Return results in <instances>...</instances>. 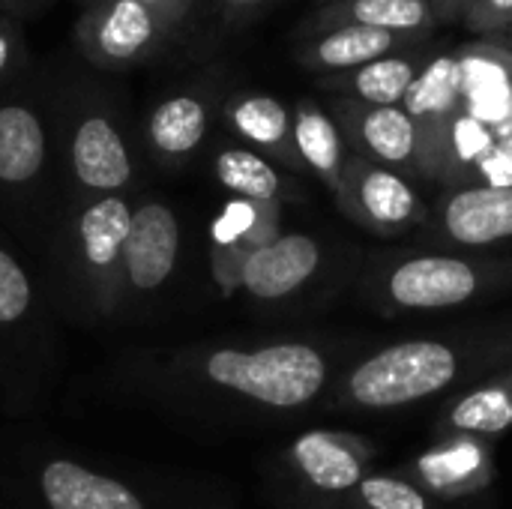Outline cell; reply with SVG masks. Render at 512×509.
<instances>
[{
  "label": "cell",
  "instance_id": "cell-8",
  "mask_svg": "<svg viewBox=\"0 0 512 509\" xmlns=\"http://www.w3.org/2000/svg\"><path fill=\"white\" fill-rule=\"evenodd\" d=\"M399 474L435 501L459 504L495 486V447L474 435L435 438L423 453L408 459Z\"/></svg>",
  "mask_w": 512,
  "mask_h": 509
},
{
  "label": "cell",
  "instance_id": "cell-38",
  "mask_svg": "<svg viewBox=\"0 0 512 509\" xmlns=\"http://www.w3.org/2000/svg\"><path fill=\"white\" fill-rule=\"evenodd\" d=\"M75 3H78L81 9H87V6H93V3H99V0H75Z\"/></svg>",
  "mask_w": 512,
  "mask_h": 509
},
{
  "label": "cell",
  "instance_id": "cell-6",
  "mask_svg": "<svg viewBox=\"0 0 512 509\" xmlns=\"http://www.w3.org/2000/svg\"><path fill=\"white\" fill-rule=\"evenodd\" d=\"M420 240L450 252H483L512 243V189L459 186L429 204Z\"/></svg>",
  "mask_w": 512,
  "mask_h": 509
},
{
  "label": "cell",
  "instance_id": "cell-21",
  "mask_svg": "<svg viewBox=\"0 0 512 509\" xmlns=\"http://www.w3.org/2000/svg\"><path fill=\"white\" fill-rule=\"evenodd\" d=\"M294 147L303 171L321 180L330 195L339 189L345 162L351 156L345 135L330 111H324L315 99H300L294 108Z\"/></svg>",
  "mask_w": 512,
  "mask_h": 509
},
{
  "label": "cell",
  "instance_id": "cell-4",
  "mask_svg": "<svg viewBox=\"0 0 512 509\" xmlns=\"http://www.w3.org/2000/svg\"><path fill=\"white\" fill-rule=\"evenodd\" d=\"M180 30L141 0H99L81 9L72 45L102 72H120L153 60Z\"/></svg>",
  "mask_w": 512,
  "mask_h": 509
},
{
  "label": "cell",
  "instance_id": "cell-27",
  "mask_svg": "<svg viewBox=\"0 0 512 509\" xmlns=\"http://www.w3.org/2000/svg\"><path fill=\"white\" fill-rule=\"evenodd\" d=\"M129 228H132V213L120 198H102L93 207H87L81 219V240L87 258L99 267L111 264L117 252L126 246Z\"/></svg>",
  "mask_w": 512,
  "mask_h": 509
},
{
  "label": "cell",
  "instance_id": "cell-3",
  "mask_svg": "<svg viewBox=\"0 0 512 509\" xmlns=\"http://www.w3.org/2000/svg\"><path fill=\"white\" fill-rule=\"evenodd\" d=\"M345 366L339 345L321 336L279 339L258 348H219L204 360V375L267 411H303L324 405Z\"/></svg>",
  "mask_w": 512,
  "mask_h": 509
},
{
  "label": "cell",
  "instance_id": "cell-18",
  "mask_svg": "<svg viewBox=\"0 0 512 509\" xmlns=\"http://www.w3.org/2000/svg\"><path fill=\"white\" fill-rule=\"evenodd\" d=\"M225 123L255 147L273 156L288 171H303L294 147V111L270 93H237L225 105Z\"/></svg>",
  "mask_w": 512,
  "mask_h": 509
},
{
  "label": "cell",
  "instance_id": "cell-5",
  "mask_svg": "<svg viewBox=\"0 0 512 509\" xmlns=\"http://www.w3.org/2000/svg\"><path fill=\"white\" fill-rule=\"evenodd\" d=\"M333 201L345 219L384 240L411 234L429 219V204L423 201L411 177L375 165L357 153L348 156Z\"/></svg>",
  "mask_w": 512,
  "mask_h": 509
},
{
  "label": "cell",
  "instance_id": "cell-19",
  "mask_svg": "<svg viewBox=\"0 0 512 509\" xmlns=\"http://www.w3.org/2000/svg\"><path fill=\"white\" fill-rule=\"evenodd\" d=\"M48 153V129L39 105L18 93L0 96V183L33 180Z\"/></svg>",
  "mask_w": 512,
  "mask_h": 509
},
{
  "label": "cell",
  "instance_id": "cell-36",
  "mask_svg": "<svg viewBox=\"0 0 512 509\" xmlns=\"http://www.w3.org/2000/svg\"><path fill=\"white\" fill-rule=\"evenodd\" d=\"M492 132H495V147H498L507 159H512V114L501 123V126H495Z\"/></svg>",
  "mask_w": 512,
  "mask_h": 509
},
{
  "label": "cell",
  "instance_id": "cell-23",
  "mask_svg": "<svg viewBox=\"0 0 512 509\" xmlns=\"http://www.w3.org/2000/svg\"><path fill=\"white\" fill-rule=\"evenodd\" d=\"M42 492L51 509H144L123 483L72 462H51L42 471Z\"/></svg>",
  "mask_w": 512,
  "mask_h": 509
},
{
  "label": "cell",
  "instance_id": "cell-26",
  "mask_svg": "<svg viewBox=\"0 0 512 509\" xmlns=\"http://www.w3.org/2000/svg\"><path fill=\"white\" fill-rule=\"evenodd\" d=\"M495 150V132L480 123L471 114H459L444 138V150H441V162H438V180L444 189H459V186H471V177L477 171V165Z\"/></svg>",
  "mask_w": 512,
  "mask_h": 509
},
{
  "label": "cell",
  "instance_id": "cell-33",
  "mask_svg": "<svg viewBox=\"0 0 512 509\" xmlns=\"http://www.w3.org/2000/svg\"><path fill=\"white\" fill-rule=\"evenodd\" d=\"M48 6H54V0H0V12H6L15 21L39 18Z\"/></svg>",
  "mask_w": 512,
  "mask_h": 509
},
{
  "label": "cell",
  "instance_id": "cell-12",
  "mask_svg": "<svg viewBox=\"0 0 512 509\" xmlns=\"http://www.w3.org/2000/svg\"><path fill=\"white\" fill-rule=\"evenodd\" d=\"M84 102L87 111L72 123V135H69L72 171L84 186L114 192L129 183L132 156L117 120L108 111H99L93 105V96H87Z\"/></svg>",
  "mask_w": 512,
  "mask_h": 509
},
{
  "label": "cell",
  "instance_id": "cell-11",
  "mask_svg": "<svg viewBox=\"0 0 512 509\" xmlns=\"http://www.w3.org/2000/svg\"><path fill=\"white\" fill-rule=\"evenodd\" d=\"M327 270V246L315 234H279L243 267L240 285L261 303H285L312 288Z\"/></svg>",
  "mask_w": 512,
  "mask_h": 509
},
{
  "label": "cell",
  "instance_id": "cell-16",
  "mask_svg": "<svg viewBox=\"0 0 512 509\" xmlns=\"http://www.w3.org/2000/svg\"><path fill=\"white\" fill-rule=\"evenodd\" d=\"M411 45H414V39H405V36H396L387 30L345 24V27L303 36L297 45V63L309 72L333 75V72L357 69L363 63H372L384 54H393V51H402Z\"/></svg>",
  "mask_w": 512,
  "mask_h": 509
},
{
  "label": "cell",
  "instance_id": "cell-28",
  "mask_svg": "<svg viewBox=\"0 0 512 509\" xmlns=\"http://www.w3.org/2000/svg\"><path fill=\"white\" fill-rule=\"evenodd\" d=\"M447 504L435 501L399 471H372L345 509H444Z\"/></svg>",
  "mask_w": 512,
  "mask_h": 509
},
{
  "label": "cell",
  "instance_id": "cell-25",
  "mask_svg": "<svg viewBox=\"0 0 512 509\" xmlns=\"http://www.w3.org/2000/svg\"><path fill=\"white\" fill-rule=\"evenodd\" d=\"M279 237V204H261L234 198L222 207V213L213 222V243L225 252H237L240 264L267 243Z\"/></svg>",
  "mask_w": 512,
  "mask_h": 509
},
{
  "label": "cell",
  "instance_id": "cell-24",
  "mask_svg": "<svg viewBox=\"0 0 512 509\" xmlns=\"http://www.w3.org/2000/svg\"><path fill=\"white\" fill-rule=\"evenodd\" d=\"M216 180L246 201L261 204H282L288 198H300V189L288 174H282L267 156L249 150V147H225L216 153L213 162Z\"/></svg>",
  "mask_w": 512,
  "mask_h": 509
},
{
  "label": "cell",
  "instance_id": "cell-13",
  "mask_svg": "<svg viewBox=\"0 0 512 509\" xmlns=\"http://www.w3.org/2000/svg\"><path fill=\"white\" fill-rule=\"evenodd\" d=\"M512 429V369H504L447 399L435 417V438L474 435L495 441Z\"/></svg>",
  "mask_w": 512,
  "mask_h": 509
},
{
  "label": "cell",
  "instance_id": "cell-2",
  "mask_svg": "<svg viewBox=\"0 0 512 509\" xmlns=\"http://www.w3.org/2000/svg\"><path fill=\"white\" fill-rule=\"evenodd\" d=\"M512 291V258L450 249H402L372 258L360 300L384 318L456 312Z\"/></svg>",
  "mask_w": 512,
  "mask_h": 509
},
{
  "label": "cell",
  "instance_id": "cell-34",
  "mask_svg": "<svg viewBox=\"0 0 512 509\" xmlns=\"http://www.w3.org/2000/svg\"><path fill=\"white\" fill-rule=\"evenodd\" d=\"M267 0H216V6L222 9V18L228 21V24H237V21H243L249 12H255L258 6H264Z\"/></svg>",
  "mask_w": 512,
  "mask_h": 509
},
{
  "label": "cell",
  "instance_id": "cell-9",
  "mask_svg": "<svg viewBox=\"0 0 512 509\" xmlns=\"http://www.w3.org/2000/svg\"><path fill=\"white\" fill-rule=\"evenodd\" d=\"M330 108L351 153L405 177H420V132L402 105H366L333 96Z\"/></svg>",
  "mask_w": 512,
  "mask_h": 509
},
{
  "label": "cell",
  "instance_id": "cell-17",
  "mask_svg": "<svg viewBox=\"0 0 512 509\" xmlns=\"http://www.w3.org/2000/svg\"><path fill=\"white\" fill-rule=\"evenodd\" d=\"M345 24H363L405 39H423L438 24V18L432 0H345L315 9L312 18H306L300 27V39Z\"/></svg>",
  "mask_w": 512,
  "mask_h": 509
},
{
  "label": "cell",
  "instance_id": "cell-7",
  "mask_svg": "<svg viewBox=\"0 0 512 509\" xmlns=\"http://www.w3.org/2000/svg\"><path fill=\"white\" fill-rule=\"evenodd\" d=\"M285 462L315 504L345 509L372 474L375 447L354 432L312 429L288 447Z\"/></svg>",
  "mask_w": 512,
  "mask_h": 509
},
{
  "label": "cell",
  "instance_id": "cell-14",
  "mask_svg": "<svg viewBox=\"0 0 512 509\" xmlns=\"http://www.w3.org/2000/svg\"><path fill=\"white\" fill-rule=\"evenodd\" d=\"M462 63L465 114L489 129L501 126L512 114V54L495 42H468L456 48Z\"/></svg>",
  "mask_w": 512,
  "mask_h": 509
},
{
  "label": "cell",
  "instance_id": "cell-20",
  "mask_svg": "<svg viewBox=\"0 0 512 509\" xmlns=\"http://www.w3.org/2000/svg\"><path fill=\"white\" fill-rule=\"evenodd\" d=\"M177 246L180 228L165 204H144L138 213H132V228L123 246L132 285L141 291L159 288L174 270Z\"/></svg>",
  "mask_w": 512,
  "mask_h": 509
},
{
  "label": "cell",
  "instance_id": "cell-31",
  "mask_svg": "<svg viewBox=\"0 0 512 509\" xmlns=\"http://www.w3.org/2000/svg\"><path fill=\"white\" fill-rule=\"evenodd\" d=\"M465 27L477 36H495L512 27V0H474L465 12Z\"/></svg>",
  "mask_w": 512,
  "mask_h": 509
},
{
  "label": "cell",
  "instance_id": "cell-35",
  "mask_svg": "<svg viewBox=\"0 0 512 509\" xmlns=\"http://www.w3.org/2000/svg\"><path fill=\"white\" fill-rule=\"evenodd\" d=\"M471 3L474 0H432V9L438 21H456V18H465Z\"/></svg>",
  "mask_w": 512,
  "mask_h": 509
},
{
  "label": "cell",
  "instance_id": "cell-1",
  "mask_svg": "<svg viewBox=\"0 0 512 509\" xmlns=\"http://www.w3.org/2000/svg\"><path fill=\"white\" fill-rule=\"evenodd\" d=\"M512 369V315L405 336L345 363L333 381L324 411L330 414H396L429 405Z\"/></svg>",
  "mask_w": 512,
  "mask_h": 509
},
{
  "label": "cell",
  "instance_id": "cell-32",
  "mask_svg": "<svg viewBox=\"0 0 512 509\" xmlns=\"http://www.w3.org/2000/svg\"><path fill=\"white\" fill-rule=\"evenodd\" d=\"M141 3L150 6V9H156V12H162L177 30H183V24L192 15V6H195V0H141Z\"/></svg>",
  "mask_w": 512,
  "mask_h": 509
},
{
  "label": "cell",
  "instance_id": "cell-15",
  "mask_svg": "<svg viewBox=\"0 0 512 509\" xmlns=\"http://www.w3.org/2000/svg\"><path fill=\"white\" fill-rule=\"evenodd\" d=\"M426 63L429 57L411 45L348 72L318 75V87H324L333 96L366 102V105H402Z\"/></svg>",
  "mask_w": 512,
  "mask_h": 509
},
{
  "label": "cell",
  "instance_id": "cell-10",
  "mask_svg": "<svg viewBox=\"0 0 512 509\" xmlns=\"http://www.w3.org/2000/svg\"><path fill=\"white\" fill-rule=\"evenodd\" d=\"M402 108L414 117L420 132V180H438V162L444 138L453 120L465 111L462 63L456 51L429 57L417 81L411 84Z\"/></svg>",
  "mask_w": 512,
  "mask_h": 509
},
{
  "label": "cell",
  "instance_id": "cell-22",
  "mask_svg": "<svg viewBox=\"0 0 512 509\" xmlns=\"http://www.w3.org/2000/svg\"><path fill=\"white\" fill-rule=\"evenodd\" d=\"M213 99L201 90L165 96L147 117L150 147L162 156H189L207 135Z\"/></svg>",
  "mask_w": 512,
  "mask_h": 509
},
{
  "label": "cell",
  "instance_id": "cell-39",
  "mask_svg": "<svg viewBox=\"0 0 512 509\" xmlns=\"http://www.w3.org/2000/svg\"><path fill=\"white\" fill-rule=\"evenodd\" d=\"M321 6H330V3H345V0H318Z\"/></svg>",
  "mask_w": 512,
  "mask_h": 509
},
{
  "label": "cell",
  "instance_id": "cell-37",
  "mask_svg": "<svg viewBox=\"0 0 512 509\" xmlns=\"http://www.w3.org/2000/svg\"><path fill=\"white\" fill-rule=\"evenodd\" d=\"M486 42H495V45H501L504 51H510L512 54V27L510 30H501V33H495V36H486Z\"/></svg>",
  "mask_w": 512,
  "mask_h": 509
},
{
  "label": "cell",
  "instance_id": "cell-29",
  "mask_svg": "<svg viewBox=\"0 0 512 509\" xmlns=\"http://www.w3.org/2000/svg\"><path fill=\"white\" fill-rule=\"evenodd\" d=\"M30 45L21 21L0 12V96L30 75Z\"/></svg>",
  "mask_w": 512,
  "mask_h": 509
},
{
  "label": "cell",
  "instance_id": "cell-30",
  "mask_svg": "<svg viewBox=\"0 0 512 509\" xmlns=\"http://www.w3.org/2000/svg\"><path fill=\"white\" fill-rule=\"evenodd\" d=\"M27 303H30L27 276L6 252H0V324L21 318Z\"/></svg>",
  "mask_w": 512,
  "mask_h": 509
}]
</instances>
